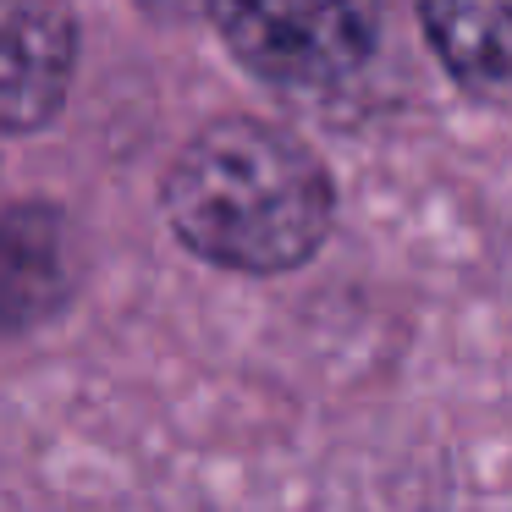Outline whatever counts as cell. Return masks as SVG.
Listing matches in <instances>:
<instances>
[{"mask_svg":"<svg viewBox=\"0 0 512 512\" xmlns=\"http://www.w3.org/2000/svg\"><path fill=\"white\" fill-rule=\"evenodd\" d=\"M72 281L67 232L50 210L17 204L0 210V331H23L56 314Z\"/></svg>","mask_w":512,"mask_h":512,"instance_id":"5b68a950","label":"cell"},{"mask_svg":"<svg viewBox=\"0 0 512 512\" xmlns=\"http://www.w3.org/2000/svg\"><path fill=\"white\" fill-rule=\"evenodd\" d=\"M72 67V0H0V133L45 127L72 89Z\"/></svg>","mask_w":512,"mask_h":512,"instance_id":"3957f363","label":"cell"},{"mask_svg":"<svg viewBox=\"0 0 512 512\" xmlns=\"http://www.w3.org/2000/svg\"><path fill=\"white\" fill-rule=\"evenodd\" d=\"M336 193L303 138L254 116H221L188 138L166 177V221L199 259L276 276L320 254Z\"/></svg>","mask_w":512,"mask_h":512,"instance_id":"6da1fadb","label":"cell"},{"mask_svg":"<svg viewBox=\"0 0 512 512\" xmlns=\"http://www.w3.org/2000/svg\"><path fill=\"white\" fill-rule=\"evenodd\" d=\"M419 23L474 100L512 105V0H419Z\"/></svg>","mask_w":512,"mask_h":512,"instance_id":"277c9868","label":"cell"},{"mask_svg":"<svg viewBox=\"0 0 512 512\" xmlns=\"http://www.w3.org/2000/svg\"><path fill=\"white\" fill-rule=\"evenodd\" d=\"M221 39L281 89H336L380 39V0H210Z\"/></svg>","mask_w":512,"mask_h":512,"instance_id":"7a4b0ae2","label":"cell"}]
</instances>
